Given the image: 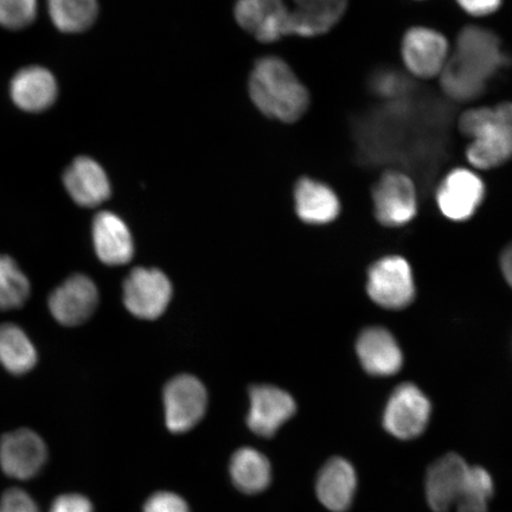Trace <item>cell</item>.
Wrapping results in <instances>:
<instances>
[{"instance_id":"obj_1","label":"cell","mask_w":512,"mask_h":512,"mask_svg":"<svg viewBox=\"0 0 512 512\" xmlns=\"http://www.w3.org/2000/svg\"><path fill=\"white\" fill-rule=\"evenodd\" d=\"M249 95L255 107L266 117L296 123L310 106V94L288 64L277 56L256 62Z\"/></svg>"},{"instance_id":"obj_2","label":"cell","mask_w":512,"mask_h":512,"mask_svg":"<svg viewBox=\"0 0 512 512\" xmlns=\"http://www.w3.org/2000/svg\"><path fill=\"white\" fill-rule=\"evenodd\" d=\"M458 125L472 139L466 157L475 168L495 169L512 159V102L472 108L462 114Z\"/></svg>"},{"instance_id":"obj_3","label":"cell","mask_w":512,"mask_h":512,"mask_svg":"<svg viewBox=\"0 0 512 512\" xmlns=\"http://www.w3.org/2000/svg\"><path fill=\"white\" fill-rule=\"evenodd\" d=\"M448 60L485 85L508 61L498 36L479 27H466L460 31L456 53Z\"/></svg>"},{"instance_id":"obj_4","label":"cell","mask_w":512,"mask_h":512,"mask_svg":"<svg viewBox=\"0 0 512 512\" xmlns=\"http://www.w3.org/2000/svg\"><path fill=\"white\" fill-rule=\"evenodd\" d=\"M432 406L412 383L401 384L390 396L383 413V427L392 437L408 441L419 438L430 424Z\"/></svg>"},{"instance_id":"obj_5","label":"cell","mask_w":512,"mask_h":512,"mask_svg":"<svg viewBox=\"0 0 512 512\" xmlns=\"http://www.w3.org/2000/svg\"><path fill=\"white\" fill-rule=\"evenodd\" d=\"M367 291L373 302L388 310L411 305L415 283L411 266L401 256H386L370 267Z\"/></svg>"},{"instance_id":"obj_6","label":"cell","mask_w":512,"mask_h":512,"mask_svg":"<svg viewBox=\"0 0 512 512\" xmlns=\"http://www.w3.org/2000/svg\"><path fill=\"white\" fill-rule=\"evenodd\" d=\"M208 394L196 377L181 375L164 389L165 424L172 433L189 432L206 414Z\"/></svg>"},{"instance_id":"obj_7","label":"cell","mask_w":512,"mask_h":512,"mask_svg":"<svg viewBox=\"0 0 512 512\" xmlns=\"http://www.w3.org/2000/svg\"><path fill=\"white\" fill-rule=\"evenodd\" d=\"M376 219L383 226L402 227L418 213V195L411 178L399 171L384 174L373 190Z\"/></svg>"},{"instance_id":"obj_8","label":"cell","mask_w":512,"mask_h":512,"mask_svg":"<svg viewBox=\"0 0 512 512\" xmlns=\"http://www.w3.org/2000/svg\"><path fill=\"white\" fill-rule=\"evenodd\" d=\"M172 298L170 280L159 270L138 267L128 275L124 285L126 309L140 319L162 316Z\"/></svg>"},{"instance_id":"obj_9","label":"cell","mask_w":512,"mask_h":512,"mask_svg":"<svg viewBox=\"0 0 512 512\" xmlns=\"http://www.w3.org/2000/svg\"><path fill=\"white\" fill-rule=\"evenodd\" d=\"M470 466L460 454L447 453L428 467L425 496L433 512H451L456 508Z\"/></svg>"},{"instance_id":"obj_10","label":"cell","mask_w":512,"mask_h":512,"mask_svg":"<svg viewBox=\"0 0 512 512\" xmlns=\"http://www.w3.org/2000/svg\"><path fill=\"white\" fill-rule=\"evenodd\" d=\"M448 42L437 30L409 29L403 36L401 53L405 66L416 78L440 76L448 61Z\"/></svg>"},{"instance_id":"obj_11","label":"cell","mask_w":512,"mask_h":512,"mask_svg":"<svg viewBox=\"0 0 512 512\" xmlns=\"http://www.w3.org/2000/svg\"><path fill=\"white\" fill-rule=\"evenodd\" d=\"M234 14L240 27L262 43L290 36V8L285 0H238Z\"/></svg>"},{"instance_id":"obj_12","label":"cell","mask_w":512,"mask_h":512,"mask_svg":"<svg viewBox=\"0 0 512 512\" xmlns=\"http://www.w3.org/2000/svg\"><path fill=\"white\" fill-rule=\"evenodd\" d=\"M485 185L475 172L456 169L448 174L437 192L441 213L447 219L462 222L471 219L483 203Z\"/></svg>"},{"instance_id":"obj_13","label":"cell","mask_w":512,"mask_h":512,"mask_svg":"<svg viewBox=\"0 0 512 512\" xmlns=\"http://www.w3.org/2000/svg\"><path fill=\"white\" fill-rule=\"evenodd\" d=\"M48 458L40 435L22 428L0 440V466L12 478L29 479L41 471Z\"/></svg>"},{"instance_id":"obj_14","label":"cell","mask_w":512,"mask_h":512,"mask_svg":"<svg viewBox=\"0 0 512 512\" xmlns=\"http://www.w3.org/2000/svg\"><path fill=\"white\" fill-rule=\"evenodd\" d=\"M251 408L247 416L249 430L262 438H272L296 414V402L284 390L273 386L251 389Z\"/></svg>"},{"instance_id":"obj_15","label":"cell","mask_w":512,"mask_h":512,"mask_svg":"<svg viewBox=\"0 0 512 512\" xmlns=\"http://www.w3.org/2000/svg\"><path fill=\"white\" fill-rule=\"evenodd\" d=\"M320 504L330 512H348L354 505L358 475L354 464L343 457L330 458L318 472L315 484Z\"/></svg>"},{"instance_id":"obj_16","label":"cell","mask_w":512,"mask_h":512,"mask_svg":"<svg viewBox=\"0 0 512 512\" xmlns=\"http://www.w3.org/2000/svg\"><path fill=\"white\" fill-rule=\"evenodd\" d=\"M99 302L98 290L86 275L76 274L57 287L49 298V309L66 326L85 323Z\"/></svg>"},{"instance_id":"obj_17","label":"cell","mask_w":512,"mask_h":512,"mask_svg":"<svg viewBox=\"0 0 512 512\" xmlns=\"http://www.w3.org/2000/svg\"><path fill=\"white\" fill-rule=\"evenodd\" d=\"M10 96L19 110L41 113L55 104L59 85L49 69L29 66L18 70L12 78Z\"/></svg>"},{"instance_id":"obj_18","label":"cell","mask_w":512,"mask_h":512,"mask_svg":"<svg viewBox=\"0 0 512 512\" xmlns=\"http://www.w3.org/2000/svg\"><path fill=\"white\" fill-rule=\"evenodd\" d=\"M63 184L75 203L85 208L101 206L111 196L106 171L93 158L78 157L64 171Z\"/></svg>"},{"instance_id":"obj_19","label":"cell","mask_w":512,"mask_h":512,"mask_svg":"<svg viewBox=\"0 0 512 512\" xmlns=\"http://www.w3.org/2000/svg\"><path fill=\"white\" fill-rule=\"evenodd\" d=\"M356 352L362 367L371 375H394L402 367L403 357L398 342L388 330L380 326L361 332Z\"/></svg>"},{"instance_id":"obj_20","label":"cell","mask_w":512,"mask_h":512,"mask_svg":"<svg viewBox=\"0 0 512 512\" xmlns=\"http://www.w3.org/2000/svg\"><path fill=\"white\" fill-rule=\"evenodd\" d=\"M290 35L316 37L326 34L341 21L348 0H292Z\"/></svg>"},{"instance_id":"obj_21","label":"cell","mask_w":512,"mask_h":512,"mask_svg":"<svg viewBox=\"0 0 512 512\" xmlns=\"http://www.w3.org/2000/svg\"><path fill=\"white\" fill-rule=\"evenodd\" d=\"M96 254L106 265L120 266L130 262L134 253L130 229L119 216L101 211L93 222Z\"/></svg>"},{"instance_id":"obj_22","label":"cell","mask_w":512,"mask_h":512,"mask_svg":"<svg viewBox=\"0 0 512 512\" xmlns=\"http://www.w3.org/2000/svg\"><path fill=\"white\" fill-rule=\"evenodd\" d=\"M299 219L310 224L335 221L341 213V203L328 185L311 178H302L294 191Z\"/></svg>"},{"instance_id":"obj_23","label":"cell","mask_w":512,"mask_h":512,"mask_svg":"<svg viewBox=\"0 0 512 512\" xmlns=\"http://www.w3.org/2000/svg\"><path fill=\"white\" fill-rule=\"evenodd\" d=\"M229 475L242 494L259 495L272 483V465L265 454L252 447H242L230 459Z\"/></svg>"},{"instance_id":"obj_24","label":"cell","mask_w":512,"mask_h":512,"mask_svg":"<svg viewBox=\"0 0 512 512\" xmlns=\"http://www.w3.org/2000/svg\"><path fill=\"white\" fill-rule=\"evenodd\" d=\"M36 362V349L24 331L14 324L0 325V364L9 373L22 375Z\"/></svg>"},{"instance_id":"obj_25","label":"cell","mask_w":512,"mask_h":512,"mask_svg":"<svg viewBox=\"0 0 512 512\" xmlns=\"http://www.w3.org/2000/svg\"><path fill=\"white\" fill-rule=\"evenodd\" d=\"M51 22L64 34H80L98 17V0H47Z\"/></svg>"},{"instance_id":"obj_26","label":"cell","mask_w":512,"mask_h":512,"mask_svg":"<svg viewBox=\"0 0 512 512\" xmlns=\"http://www.w3.org/2000/svg\"><path fill=\"white\" fill-rule=\"evenodd\" d=\"M495 495V482L483 466H470L462 495L456 504L457 512H489Z\"/></svg>"},{"instance_id":"obj_27","label":"cell","mask_w":512,"mask_h":512,"mask_svg":"<svg viewBox=\"0 0 512 512\" xmlns=\"http://www.w3.org/2000/svg\"><path fill=\"white\" fill-rule=\"evenodd\" d=\"M30 294V283L10 256L0 255V309L21 307Z\"/></svg>"},{"instance_id":"obj_28","label":"cell","mask_w":512,"mask_h":512,"mask_svg":"<svg viewBox=\"0 0 512 512\" xmlns=\"http://www.w3.org/2000/svg\"><path fill=\"white\" fill-rule=\"evenodd\" d=\"M37 0H0V27L23 30L35 22Z\"/></svg>"},{"instance_id":"obj_29","label":"cell","mask_w":512,"mask_h":512,"mask_svg":"<svg viewBox=\"0 0 512 512\" xmlns=\"http://www.w3.org/2000/svg\"><path fill=\"white\" fill-rule=\"evenodd\" d=\"M371 89L382 98L395 100L408 92V82L393 70H381L370 82Z\"/></svg>"},{"instance_id":"obj_30","label":"cell","mask_w":512,"mask_h":512,"mask_svg":"<svg viewBox=\"0 0 512 512\" xmlns=\"http://www.w3.org/2000/svg\"><path fill=\"white\" fill-rule=\"evenodd\" d=\"M143 512H190L187 501L171 491H158L147 498Z\"/></svg>"},{"instance_id":"obj_31","label":"cell","mask_w":512,"mask_h":512,"mask_svg":"<svg viewBox=\"0 0 512 512\" xmlns=\"http://www.w3.org/2000/svg\"><path fill=\"white\" fill-rule=\"evenodd\" d=\"M0 512H40L27 492L19 489L6 491L0 499Z\"/></svg>"},{"instance_id":"obj_32","label":"cell","mask_w":512,"mask_h":512,"mask_svg":"<svg viewBox=\"0 0 512 512\" xmlns=\"http://www.w3.org/2000/svg\"><path fill=\"white\" fill-rule=\"evenodd\" d=\"M50 512H94V508L86 496L67 494L55 499Z\"/></svg>"},{"instance_id":"obj_33","label":"cell","mask_w":512,"mask_h":512,"mask_svg":"<svg viewBox=\"0 0 512 512\" xmlns=\"http://www.w3.org/2000/svg\"><path fill=\"white\" fill-rule=\"evenodd\" d=\"M460 8L471 16L483 17L495 14L503 0H457Z\"/></svg>"},{"instance_id":"obj_34","label":"cell","mask_w":512,"mask_h":512,"mask_svg":"<svg viewBox=\"0 0 512 512\" xmlns=\"http://www.w3.org/2000/svg\"><path fill=\"white\" fill-rule=\"evenodd\" d=\"M501 268L505 280L512 287V243L504 249L501 258Z\"/></svg>"}]
</instances>
